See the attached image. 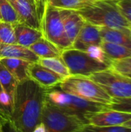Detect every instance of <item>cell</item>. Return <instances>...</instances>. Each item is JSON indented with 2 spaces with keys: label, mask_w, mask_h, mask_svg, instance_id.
I'll use <instances>...</instances> for the list:
<instances>
[{
  "label": "cell",
  "mask_w": 131,
  "mask_h": 132,
  "mask_svg": "<svg viewBox=\"0 0 131 132\" xmlns=\"http://www.w3.org/2000/svg\"><path fill=\"white\" fill-rule=\"evenodd\" d=\"M45 90L31 80L19 83L12 99L11 123L19 132H32L42 122Z\"/></svg>",
  "instance_id": "cell-1"
},
{
  "label": "cell",
  "mask_w": 131,
  "mask_h": 132,
  "mask_svg": "<svg viewBox=\"0 0 131 132\" xmlns=\"http://www.w3.org/2000/svg\"><path fill=\"white\" fill-rule=\"evenodd\" d=\"M76 12L86 22L97 26L120 29L131 27V23L121 14L115 1L97 0L92 5Z\"/></svg>",
  "instance_id": "cell-2"
},
{
  "label": "cell",
  "mask_w": 131,
  "mask_h": 132,
  "mask_svg": "<svg viewBox=\"0 0 131 132\" xmlns=\"http://www.w3.org/2000/svg\"><path fill=\"white\" fill-rule=\"evenodd\" d=\"M45 100L62 111L79 118L86 124V116L109 109L107 104L92 102L55 88L45 90Z\"/></svg>",
  "instance_id": "cell-3"
},
{
  "label": "cell",
  "mask_w": 131,
  "mask_h": 132,
  "mask_svg": "<svg viewBox=\"0 0 131 132\" xmlns=\"http://www.w3.org/2000/svg\"><path fill=\"white\" fill-rule=\"evenodd\" d=\"M59 87L65 93L103 104H110L112 97L97 83L86 76L70 75L63 80Z\"/></svg>",
  "instance_id": "cell-4"
},
{
  "label": "cell",
  "mask_w": 131,
  "mask_h": 132,
  "mask_svg": "<svg viewBox=\"0 0 131 132\" xmlns=\"http://www.w3.org/2000/svg\"><path fill=\"white\" fill-rule=\"evenodd\" d=\"M40 24V29L45 39L56 45L61 50L71 47L65 32L62 9L46 3Z\"/></svg>",
  "instance_id": "cell-5"
},
{
  "label": "cell",
  "mask_w": 131,
  "mask_h": 132,
  "mask_svg": "<svg viewBox=\"0 0 131 132\" xmlns=\"http://www.w3.org/2000/svg\"><path fill=\"white\" fill-rule=\"evenodd\" d=\"M60 57L68 67L70 75L89 77L93 73L110 68L109 64L97 61L86 52L71 47L62 50Z\"/></svg>",
  "instance_id": "cell-6"
},
{
  "label": "cell",
  "mask_w": 131,
  "mask_h": 132,
  "mask_svg": "<svg viewBox=\"0 0 131 132\" xmlns=\"http://www.w3.org/2000/svg\"><path fill=\"white\" fill-rule=\"evenodd\" d=\"M112 98H130L131 78L110 68L93 73L89 77Z\"/></svg>",
  "instance_id": "cell-7"
},
{
  "label": "cell",
  "mask_w": 131,
  "mask_h": 132,
  "mask_svg": "<svg viewBox=\"0 0 131 132\" xmlns=\"http://www.w3.org/2000/svg\"><path fill=\"white\" fill-rule=\"evenodd\" d=\"M42 122L47 132H75L86 123L77 117L69 115L45 100Z\"/></svg>",
  "instance_id": "cell-8"
},
{
  "label": "cell",
  "mask_w": 131,
  "mask_h": 132,
  "mask_svg": "<svg viewBox=\"0 0 131 132\" xmlns=\"http://www.w3.org/2000/svg\"><path fill=\"white\" fill-rule=\"evenodd\" d=\"M87 124L100 127L122 126L123 124L131 120V114L107 109L102 111L89 114L85 118Z\"/></svg>",
  "instance_id": "cell-9"
},
{
  "label": "cell",
  "mask_w": 131,
  "mask_h": 132,
  "mask_svg": "<svg viewBox=\"0 0 131 132\" xmlns=\"http://www.w3.org/2000/svg\"><path fill=\"white\" fill-rule=\"evenodd\" d=\"M27 73L29 79L35 82L44 90H50L59 87L64 79L56 73L39 65L36 62L29 64Z\"/></svg>",
  "instance_id": "cell-10"
},
{
  "label": "cell",
  "mask_w": 131,
  "mask_h": 132,
  "mask_svg": "<svg viewBox=\"0 0 131 132\" xmlns=\"http://www.w3.org/2000/svg\"><path fill=\"white\" fill-rule=\"evenodd\" d=\"M16 14L21 23L34 29H40V16L32 0H7ZM41 30V29H40Z\"/></svg>",
  "instance_id": "cell-11"
},
{
  "label": "cell",
  "mask_w": 131,
  "mask_h": 132,
  "mask_svg": "<svg viewBox=\"0 0 131 132\" xmlns=\"http://www.w3.org/2000/svg\"><path fill=\"white\" fill-rule=\"evenodd\" d=\"M100 26L85 22L71 48L86 51L91 46H100L102 43Z\"/></svg>",
  "instance_id": "cell-12"
},
{
  "label": "cell",
  "mask_w": 131,
  "mask_h": 132,
  "mask_svg": "<svg viewBox=\"0 0 131 132\" xmlns=\"http://www.w3.org/2000/svg\"><path fill=\"white\" fill-rule=\"evenodd\" d=\"M62 13L65 32L72 46L86 21L76 11L62 9Z\"/></svg>",
  "instance_id": "cell-13"
},
{
  "label": "cell",
  "mask_w": 131,
  "mask_h": 132,
  "mask_svg": "<svg viewBox=\"0 0 131 132\" xmlns=\"http://www.w3.org/2000/svg\"><path fill=\"white\" fill-rule=\"evenodd\" d=\"M100 32L102 41L122 45L131 49L130 29H120L108 27H100Z\"/></svg>",
  "instance_id": "cell-14"
},
{
  "label": "cell",
  "mask_w": 131,
  "mask_h": 132,
  "mask_svg": "<svg viewBox=\"0 0 131 132\" xmlns=\"http://www.w3.org/2000/svg\"><path fill=\"white\" fill-rule=\"evenodd\" d=\"M2 58H17L32 63H36L39 60L29 48L18 44H0V59Z\"/></svg>",
  "instance_id": "cell-15"
},
{
  "label": "cell",
  "mask_w": 131,
  "mask_h": 132,
  "mask_svg": "<svg viewBox=\"0 0 131 132\" xmlns=\"http://www.w3.org/2000/svg\"><path fill=\"white\" fill-rule=\"evenodd\" d=\"M14 26L16 44L18 45L29 48L42 37V32L40 29L32 28L22 23H19Z\"/></svg>",
  "instance_id": "cell-16"
},
{
  "label": "cell",
  "mask_w": 131,
  "mask_h": 132,
  "mask_svg": "<svg viewBox=\"0 0 131 132\" xmlns=\"http://www.w3.org/2000/svg\"><path fill=\"white\" fill-rule=\"evenodd\" d=\"M0 63L12 74L18 84L29 80L27 70L32 62L17 58H2L0 59Z\"/></svg>",
  "instance_id": "cell-17"
},
{
  "label": "cell",
  "mask_w": 131,
  "mask_h": 132,
  "mask_svg": "<svg viewBox=\"0 0 131 132\" xmlns=\"http://www.w3.org/2000/svg\"><path fill=\"white\" fill-rule=\"evenodd\" d=\"M29 49L39 58H59L62 52L60 49H59L56 45L45 39L43 36L38 39L35 43L31 45Z\"/></svg>",
  "instance_id": "cell-18"
},
{
  "label": "cell",
  "mask_w": 131,
  "mask_h": 132,
  "mask_svg": "<svg viewBox=\"0 0 131 132\" xmlns=\"http://www.w3.org/2000/svg\"><path fill=\"white\" fill-rule=\"evenodd\" d=\"M100 46L110 61L123 60L131 56V49L127 46L103 41H102Z\"/></svg>",
  "instance_id": "cell-19"
},
{
  "label": "cell",
  "mask_w": 131,
  "mask_h": 132,
  "mask_svg": "<svg viewBox=\"0 0 131 132\" xmlns=\"http://www.w3.org/2000/svg\"><path fill=\"white\" fill-rule=\"evenodd\" d=\"M39 65L49 69V70L66 78L70 76L69 71L61 57H50V58H39L36 62Z\"/></svg>",
  "instance_id": "cell-20"
},
{
  "label": "cell",
  "mask_w": 131,
  "mask_h": 132,
  "mask_svg": "<svg viewBox=\"0 0 131 132\" xmlns=\"http://www.w3.org/2000/svg\"><path fill=\"white\" fill-rule=\"evenodd\" d=\"M97 0H46V3L59 9L79 11Z\"/></svg>",
  "instance_id": "cell-21"
},
{
  "label": "cell",
  "mask_w": 131,
  "mask_h": 132,
  "mask_svg": "<svg viewBox=\"0 0 131 132\" xmlns=\"http://www.w3.org/2000/svg\"><path fill=\"white\" fill-rule=\"evenodd\" d=\"M18 82L6 67L0 63V85L2 90L13 97Z\"/></svg>",
  "instance_id": "cell-22"
},
{
  "label": "cell",
  "mask_w": 131,
  "mask_h": 132,
  "mask_svg": "<svg viewBox=\"0 0 131 132\" xmlns=\"http://www.w3.org/2000/svg\"><path fill=\"white\" fill-rule=\"evenodd\" d=\"M0 19L13 26L21 23L18 15L7 0H0Z\"/></svg>",
  "instance_id": "cell-23"
},
{
  "label": "cell",
  "mask_w": 131,
  "mask_h": 132,
  "mask_svg": "<svg viewBox=\"0 0 131 132\" xmlns=\"http://www.w3.org/2000/svg\"><path fill=\"white\" fill-rule=\"evenodd\" d=\"M0 44H16L15 26L13 25L0 22Z\"/></svg>",
  "instance_id": "cell-24"
},
{
  "label": "cell",
  "mask_w": 131,
  "mask_h": 132,
  "mask_svg": "<svg viewBox=\"0 0 131 132\" xmlns=\"http://www.w3.org/2000/svg\"><path fill=\"white\" fill-rule=\"evenodd\" d=\"M75 132H131V128L124 126L100 127L90 124H85Z\"/></svg>",
  "instance_id": "cell-25"
},
{
  "label": "cell",
  "mask_w": 131,
  "mask_h": 132,
  "mask_svg": "<svg viewBox=\"0 0 131 132\" xmlns=\"http://www.w3.org/2000/svg\"><path fill=\"white\" fill-rule=\"evenodd\" d=\"M110 68L122 75L131 78V56L123 60L111 61Z\"/></svg>",
  "instance_id": "cell-26"
},
{
  "label": "cell",
  "mask_w": 131,
  "mask_h": 132,
  "mask_svg": "<svg viewBox=\"0 0 131 132\" xmlns=\"http://www.w3.org/2000/svg\"><path fill=\"white\" fill-rule=\"evenodd\" d=\"M108 108L118 111L131 114L130 98H112V101L108 104Z\"/></svg>",
  "instance_id": "cell-27"
},
{
  "label": "cell",
  "mask_w": 131,
  "mask_h": 132,
  "mask_svg": "<svg viewBox=\"0 0 131 132\" xmlns=\"http://www.w3.org/2000/svg\"><path fill=\"white\" fill-rule=\"evenodd\" d=\"M115 2L124 17L131 23V0H117Z\"/></svg>",
  "instance_id": "cell-28"
},
{
  "label": "cell",
  "mask_w": 131,
  "mask_h": 132,
  "mask_svg": "<svg viewBox=\"0 0 131 132\" xmlns=\"http://www.w3.org/2000/svg\"><path fill=\"white\" fill-rule=\"evenodd\" d=\"M32 1L34 2V3L36 5V8L38 9L39 15L40 16V19H41V16H42V12H43L44 6H45V5L46 3V0H32Z\"/></svg>",
  "instance_id": "cell-29"
},
{
  "label": "cell",
  "mask_w": 131,
  "mask_h": 132,
  "mask_svg": "<svg viewBox=\"0 0 131 132\" xmlns=\"http://www.w3.org/2000/svg\"><path fill=\"white\" fill-rule=\"evenodd\" d=\"M3 132H19L12 125V123H8L3 125Z\"/></svg>",
  "instance_id": "cell-30"
},
{
  "label": "cell",
  "mask_w": 131,
  "mask_h": 132,
  "mask_svg": "<svg viewBox=\"0 0 131 132\" xmlns=\"http://www.w3.org/2000/svg\"><path fill=\"white\" fill-rule=\"evenodd\" d=\"M32 132H47L45 125L42 122L38 124Z\"/></svg>",
  "instance_id": "cell-31"
},
{
  "label": "cell",
  "mask_w": 131,
  "mask_h": 132,
  "mask_svg": "<svg viewBox=\"0 0 131 132\" xmlns=\"http://www.w3.org/2000/svg\"><path fill=\"white\" fill-rule=\"evenodd\" d=\"M122 126H124V127H126V128H131V120L128 121H127V122H125L124 124H123V125H122Z\"/></svg>",
  "instance_id": "cell-32"
},
{
  "label": "cell",
  "mask_w": 131,
  "mask_h": 132,
  "mask_svg": "<svg viewBox=\"0 0 131 132\" xmlns=\"http://www.w3.org/2000/svg\"><path fill=\"white\" fill-rule=\"evenodd\" d=\"M0 132H3V125L0 123Z\"/></svg>",
  "instance_id": "cell-33"
},
{
  "label": "cell",
  "mask_w": 131,
  "mask_h": 132,
  "mask_svg": "<svg viewBox=\"0 0 131 132\" xmlns=\"http://www.w3.org/2000/svg\"><path fill=\"white\" fill-rule=\"evenodd\" d=\"M2 91H3V90H2V87H1V85H0V94H1Z\"/></svg>",
  "instance_id": "cell-34"
},
{
  "label": "cell",
  "mask_w": 131,
  "mask_h": 132,
  "mask_svg": "<svg viewBox=\"0 0 131 132\" xmlns=\"http://www.w3.org/2000/svg\"><path fill=\"white\" fill-rule=\"evenodd\" d=\"M105 1H115L116 2L117 0H105Z\"/></svg>",
  "instance_id": "cell-35"
},
{
  "label": "cell",
  "mask_w": 131,
  "mask_h": 132,
  "mask_svg": "<svg viewBox=\"0 0 131 132\" xmlns=\"http://www.w3.org/2000/svg\"><path fill=\"white\" fill-rule=\"evenodd\" d=\"M130 30H131V27H130Z\"/></svg>",
  "instance_id": "cell-36"
},
{
  "label": "cell",
  "mask_w": 131,
  "mask_h": 132,
  "mask_svg": "<svg viewBox=\"0 0 131 132\" xmlns=\"http://www.w3.org/2000/svg\"><path fill=\"white\" fill-rule=\"evenodd\" d=\"M0 22H1V20H0Z\"/></svg>",
  "instance_id": "cell-37"
}]
</instances>
